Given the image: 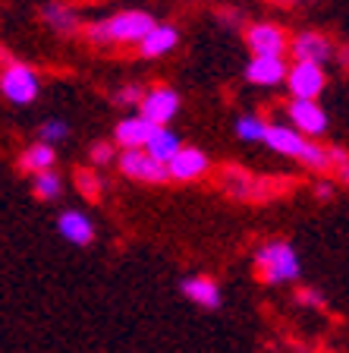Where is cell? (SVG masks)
<instances>
[{
  "instance_id": "1",
  "label": "cell",
  "mask_w": 349,
  "mask_h": 353,
  "mask_svg": "<svg viewBox=\"0 0 349 353\" xmlns=\"http://www.w3.org/2000/svg\"><path fill=\"white\" fill-rule=\"evenodd\" d=\"M218 183L226 192V199H233V202H255V205H262V202H274V199L286 196L296 186V180L255 174V170H246L240 164H226V168H220Z\"/></svg>"
},
{
  "instance_id": "2",
  "label": "cell",
  "mask_w": 349,
  "mask_h": 353,
  "mask_svg": "<svg viewBox=\"0 0 349 353\" xmlns=\"http://www.w3.org/2000/svg\"><path fill=\"white\" fill-rule=\"evenodd\" d=\"M158 26L151 13L145 10H120L107 19H95L82 26V38L92 48H107V44H138L148 32Z\"/></svg>"
},
{
  "instance_id": "3",
  "label": "cell",
  "mask_w": 349,
  "mask_h": 353,
  "mask_svg": "<svg viewBox=\"0 0 349 353\" xmlns=\"http://www.w3.org/2000/svg\"><path fill=\"white\" fill-rule=\"evenodd\" d=\"M255 274L258 281L268 287H284V284H296L302 278V262H299V252L290 240H280V236H271L255 246Z\"/></svg>"
},
{
  "instance_id": "4",
  "label": "cell",
  "mask_w": 349,
  "mask_h": 353,
  "mask_svg": "<svg viewBox=\"0 0 349 353\" xmlns=\"http://www.w3.org/2000/svg\"><path fill=\"white\" fill-rule=\"evenodd\" d=\"M242 38H246V48L252 57H286L290 51V32L277 22H248L242 29Z\"/></svg>"
},
{
  "instance_id": "5",
  "label": "cell",
  "mask_w": 349,
  "mask_h": 353,
  "mask_svg": "<svg viewBox=\"0 0 349 353\" xmlns=\"http://www.w3.org/2000/svg\"><path fill=\"white\" fill-rule=\"evenodd\" d=\"M0 92L13 104H32L41 92L35 66L19 63V60H7V66L0 70Z\"/></svg>"
},
{
  "instance_id": "6",
  "label": "cell",
  "mask_w": 349,
  "mask_h": 353,
  "mask_svg": "<svg viewBox=\"0 0 349 353\" xmlns=\"http://www.w3.org/2000/svg\"><path fill=\"white\" fill-rule=\"evenodd\" d=\"M337 44L330 35L324 32H315V29H302L296 35H290V57L293 63H315V66H328L334 60Z\"/></svg>"
},
{
  "instance_id": "7",
  "label": "cell",
  "mask_w": 349,
  "mask_h": 353,
  "mask_svg": "<svg viewBox=\"0 0 349 353\" xmlns=\"http://www.w3.org/2000/svg\"><path fill=\"white\" fill-rule=\"evenodd\" d=\"M286 92L290 98L299 101H318L328 88V66H315V63H290L286 73Z\"/></svg>"
},
{
  "instance_id": "8",
  "label": "cell",
  "mask_w": 349,
  "mask_h": 353,
  "mask_svg": "<svg viewBox=\"0 0 349 353\" xmlns=\"http://www.w3.org/2000/svg\"><path fill=\"white\" fill-rule=\"evenodd\" d=\"M284 114H286V123L296 132H302L306 139H321L330 126L328 110L321 108V101H299V98H290Z\"/></svg>"
},
{
  "instance_id": "9",
  "label": "cell",
  "mask_w": 349,
  "mask_h": 353,
  "mask_svg": "<svg viewBox=\"0 0 349 353\" xmlns=\"http://www.w3.org/2000/svg\"><path fill=\"white\" fill-rule=\"evenodd\" d=\"M116 170L129 180H138V183H167V168L158 164L145 148H123L116 154Z\"/></svg>"
},
{
  "instance_id": "10",
  "label": "cell",
  "mask_w": 349,
  "mask_h": 353,
  "mask_svg": "<svg viewBox=\"0 0 349 353\" xmlns=\"http://www.w3.org/2000/svg\"><path fill=\"white\" fill-rule=\"evenodd\" d=\"M136 114H142V117L154 126H167L170 120L180 114V95H176V88L164 85V82L145 88V98H142Z\"/></svg>"
},
{
  "instance_id": "11",
  "label": "cell",
  "mask_w": 349,
  "mask_h": 353,
  "mask_svg": "<svg viewBox=\"0 0 349 353\" xmlns=\"http://www.w3.org/2000/svg\"><path fill=\"white\" fill-rule=\"evenodd\" d=\"M208 174H211V158L195 145H182L167 164V176L176 183H192V180H202Z\"/></svg>"
},
{
  "instance_id": "12",
  "label": "cell",
  "mask_w": 349,
  "mask_h": 353,
  "mask_svg": "<svg viewBox=\"0 0 349 353\" xmlns=\"http://www.w3.org/2000/svg\"><path fill=\"white\" fill-rule=\"evenodd\" d=\"M286 73H290V60L286 57H248L246 70H242L248 85H258V88L284 85Z\"/></svg>"
},
{
  "instance_id": "13",
  "label": "cell",
  "mask_w": 349,
  "mask_h": 353,
  "mask_svg": "<svg viewBox=\"0 0 349 353\" xmlns=\"http://www.w3.org/2000/svg\"><path fill=\"white\" fill-rule=\"evenodd\" d=\"M306 142H308L306 136H302V132H296L290 123H268V132H264L262 145L268 148V152H274V154L290 158V161H299V154H302Z\"/></svg>"
},
{
  "instance_id": "14",
  "label": "cell",
  "mask_w": 349,
  "mask_h": 353,
  "mask_svg": "<svg viewBox=\"0 0 349 353\" xmlns=\"http://www.w3.org/2000/svg\"><path fill=\"white\" fill-rule=\"evenodd\" d=\"M154 130H158V126L148 123L142 114H126L114 130V145L120 148V152H123V148H145L148 139L154 136Z\"/></svg>"
},
{
  "instance_id": "15",
  "label": "cell",
  "mask_w": 349,
  "mask_h": 353,
  "mask_svg": "<svg viewBox=\"0 0 349 353\" xmlns=\"http://www.w3.org/2000/svg\"><path fill=\"white\" fill-rule=\"evenodd\" d=\"M57 234L73 246H92L95 243V224L85 212H76V208H66L57 218Z\"/></svg>"
},
{
  "instance_id": "16",
  "label": "cell",
  "mask_w": 349,
  "mask_h": 353,
  "mask_svg": "<svg viewBox=\"0 0 349 353\" xmlns=\"http://www.w3.org/2000/svg\"><path fill=\"white\" fill-rule=\"evenodd\" d=\"M180 294L192 303V306H202V309H218L220 306V284L208 274H192V278H182L180 281Z\"/></svg>"
},
{
  "instance_id": "17",
  "label": "cell",
  "mask_w": 349,
  "mask_h": 353,
  "mask_svg": "<svg viewBox=\"0 0 349 353\" xmlns=\"http://www.w3.org/2000/svg\"><path fill=\"white\" fill-rule=\"evenodd\" d=\"M41 22L47 26L51 32H57V35H76V32H82V19L79 13H76V7H70V3H63V0H47L41 7Z\"/></svg>"
},
{
  "instance_id": "18",
  "label": "cell",
  "mask_w": 349,
  "mask_h": 353,
  "mask_svg": "<svg viewBox=\"0 0 349 353\" xmlns=\"http://www.w3.org/2000/svg\"><path fill=\"white\" fill-rule=\"evenodd\" d=\"M176 44H180V29L167 26V22H158V26L138 41V54L145 60H158V57H167L170 51H176Z\"/></svg>"
},
{
  "instance_id": "19",
  "label": "cell",
  "mask_w": 349,
  "mask_h": 353,
  "mask_svg": "<svg viewBox=\"0 0 349 353\" xmlns=\"http://www.w3.org/2000/svg\"><path fill=\"white\" fill-rule=\"evenodd\" d=\"M180 148H182L180 132H173V130H170V126H158V130H154V136H151V139H148L145 152L151 154V158H154V161H158V164H164V168H167V164H170V158H173V154L180 152Z\"/></svg>"
},
{
  "instance_id": "20",
  "label": "cell",
  "mask_w": 349,
  "mask_h": 353,
  "mask_svg": "<svg viewBox=\"0 0 349 353\" xmlns=\"http://www.w3.org/2000/svg\"><path fill=\"white\" fill-rule=\"evenodd\" d=\"M19 170H25V174H44V170H54V164H57V148L44 145V142H35V145H29L25 152L19 154Z\"/></svg>"
},
{
  "instance_id": "21",
  "label": "cell",
  "mask_w": 349,
  "mask_h": 353,
  "mask_svg": "<svg viewBox=\"0 0 349 353\" xmlns=\"http://www.w3.org/2000/svg\"><path fill=\"white\" fill-rule=\"evenodd\" d=\"M268 123L262 114H240L236 123H233V132L240 142H264V132H268Z\"/></svg>"
},
{
  "instance_id": "22",
  "label": "cell",
  "mask_w": 349,
  "mask_h": 353,
  "mask_svg": "<svg viewBox=\"0 0 349 353\" xmlns=\"http://www.w3.org/2000/svg\"><path fill=\"white\" fill-rule=\"evenodd\" d=\"M73 180H76V192L82 199H88V202H98L104 196V180L95 168H79L73 174Z\"/></svg>"
},
{
  "instance_id": "23",
  "label": "cell",
  "mask_w": 349,
  "mask_h": 353,
  "mask_svg": "<svg viewBox=\"0 0 349 353\" xmlns=\"http://www.w3.org/2000/svg\"><path fill=\"white\" fill-rule=\"evenodd\" d=\"M60 192H63V180H60V174L44 170V174L32 176V196H35L38 202H54V199H60Z\"/></svg>"
},
{
  "instance_id": "24",
  "label": "cell",
  "mask_w": 349,
  "mask_h": 353,
  "mask_svg": "<svg viewBox=\"0 0 349 353\" xmlns=\"http://www.w3.org/2000/svg\"><path fill=\"white\" fill-rule=\"evenodd\" d=\"M328 176L337 186L349 183V148L343 145H328Z\"/></svg>"
},
{
  "instance_id": "25",
  "label": "cell",
  "mask_w": 349,
  "mask_h": 353,
  "mask_svg": "<svg viewBox=\"0 0 349 353\" xmlns=\"http://www.w3.org/2000/svg\"><path fill=\"white\" fill-rule=\"evenodd\" d=\"M66 139H70V123H63V120H44L41 130H38V142L51 148H57Z\"/></svg>"
},
{
  "instance_id": "26",
  "label": "cell",
  "mask_w": 349,
  "mask_h": 353,
  "mask_svg": "<svg viewBox=\"0 0 349 353\" xmlns=\"http://www.w3.org/2000/svg\"><path fill=\"white\" fill-rule=\"evenodd\" d=\"M142 98H145V85H142V82H126V85H120L114 92V104H120V108H136L138 110Z\"/></svg>"
},
{
  "instance_id": "27",
  "label": "cell",
  "mask_w": 349,
  "mask_h": 353,
  "mask_svg": "<svg viewBox=\"0 0 349 353\" xmlns=\"http://www.w3.org/2000/svg\"><path fill=\"white\" fill-rule=\"evenodd\" d=\"M116 154H120V148H116L114 142H95V145L88 148V158H92L95 168H110V164H116Z\"/></svg>"
},
{
  "instance_id": "28",
  "label": "cell",
  "mask_w": 349,
  "mask_h": 353,
  "mask_svg": "<svg viewBox=\"0 0 349 353\" xmlns=\"http://www.w3.org/2000/svg\"><path fill=\"white\" fill-rule=\"evenodd\" d=\"M296 306H302V309H324L328 306V300H324V294H321L318 287H296Z\"/></svg>"
},
{
  "instance_id": "29",
  "label": "cell",
  "mask_w": 349,
  "mask_h": 353,
  "mask_svg": "<svg viewBox=\"0 0 349 353\" xmlns=\"http://www.w3.org/2000/svg\"><path fill=\"white\" fill-rule=\"evenodd\" d=\"M218 19H220V26H226V29H246V22H248L240 7H220Z\"/></svg>"
},
{
  "instance_id": "30",
  "label": "cell",
  "mask_w": 349,
  "mask_h": 353,
  "mask_svg": "<svg viewBox=\"0 0 349 353\" xmlns=\"http://www.w3.org/2000/svg\"><path fill=\"white\" fill-rule=\"evenodd\" d=\"M312 196L318 199V202H330V199L337 196V183L330 180V176H318L312 183Z\"/></svg>"
},
{
  "instance_id": "31",
  "label": "cell",
  "mask_w": 349,
  "mask_h": 353,
  "mask_svg": "<svg viewBox=\"0 0 349 353\" xmlns=\"http://www.w3.org/2000/svg\"><path fill=\"white\" fill-rule=\"evenodd\" d=\"M334 63L340 66L343 73H349V44H337V51H334Z\"/></svg>"
},
{
  "instance_id": "32",
  "label": "cell",
  "mask_w": 349,
  "mask_h": 353,
  "mask_svg": "<svg viewBox=\"0 0 349 353\" xmlns=\"http://www.w3.org/2000/svg\"><path fill=\"white\" fill-rule=\"evenodd\" d=\"M268 3H280V7H308L315 0H268Z\"/></svg>"
}]
</instances>
